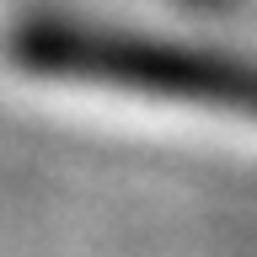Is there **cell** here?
I'll use <instances>...</instances> for the list:
<instances>
[{"label": "cell", "instance_id": "cell-1", "mask_svg": "<svg viewBox=\"0 0 257 257\" xmlns=\"http://www.w3.org/2000/svg\"><path fill=\"white\" fill-rule=\"evenodd\" d=\"M11 64L32 80H64V86L257 123V64L230 54H204V48L161 43L140 32L75 27V22H27L11 38Z\"/></svg>", "mask_w": 257, "mask_h": 257}]
</instances>
